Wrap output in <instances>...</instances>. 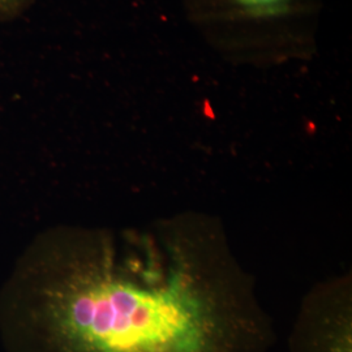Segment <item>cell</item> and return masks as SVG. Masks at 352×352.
Masks as SVG:
<instances>
[{
    "instance_id": "obj_1",
    "label": "cell",
    "mask_w": 352,
    "mask_h": 352,
    "mask_svg": "<svg viewBox=\"0 0 352 352\" xmlns=\"http://www.w3.org/2000/svg\"><path fill=\"white\" fill-rule=\"evenodd\" d=\"M6 352H270L273 320L213 214L37 235L0 289Z\"/></svg>"
},
{
    "instance_id": "obj_2",
    "label": "cell",
    "mask_w": 352,
    "mask_h": 352,
    "mask_svg": "<svg viewBox=\"0 0 352 352\" xmlns=\"http://www.w3.org/2000/svg\"><path fill=\"white\" fill-rule=\"evenodd\" d=\"M324 0H183L189 24L228 63L256 68L311 60Z\"/></svg>"
},
{
    "instance_id": "obj_3",
    "label": "cell",
    "mask_w": 352,
    "mask_h": 352,
    "mask_svg": "<svg viewBox=\"0 0 352 352\" xmlns=\"http://www.w3.org/2000/svg\"><path fill=\"white\" fill-rule=\"evenodd\" d=\"M289 352H352V277L342 273L304 295L289 340Z\"/></svg>"
},
{
    "instance_id": "obj_4",
    "label": "cell",
    "mask_w": 352,
    "mask_h": 352,
    "mask_svg": "<svg viewBox=\"0 0 352 352\" xmlns=\"http://www.w3.org/2000/svg\"><path fill=\"white\" fill-rule=\"evenodd\" d=\"M36 0H0V21H13L32 8Z\"/></svg>"
}]
</instances>
